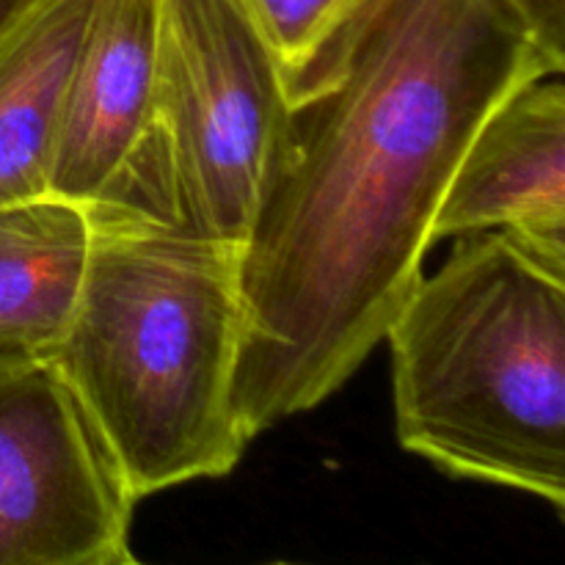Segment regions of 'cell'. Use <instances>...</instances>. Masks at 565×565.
Here are the masks:
<instances>
[{
	"label": "cell",
	"mask_w": 565,
	"mask_h": 565,
	"mask_svg": "<svg viewBox=\"0 0 565 565\" xmlns=\"http://www.w3.org/2000/svg\"><path fill=\"white\" fill-rule=\"evenodd\" d=\"M36 3L39 0H0V36Z\"/></svg>",
	"instance_id": "obj_11"
},
{
	"label": "cell",
	"mask_w": 565,
	"mask_h": 565,
	"mask_svg": "<svg viewBox=\"0 0 565 565\" xmlns=\"http://www.w3.org/2000/svg\"><path fill=\"white\" fill-rule=\"evenodd\" d=\"M105 565H143V563H138L136 557H132V552H125V555H119L116 561H110ZM274 565H292V563H274Z\"/></svg>",
	"instance_id": "obj_12"
},
{
	"label": "cell",
	"mask_w": 565,
	"mask_h": 565,
	"mask_svg": "<svg viewBox=\"0 0 565 565\" xmlns=\"http://www.w3.org/2000/svg\"><path fill=\"white\" fill-rule=\"evenodd\" d=\"M544 75L561 72L508 0H356L287 75L285 149L241 246L248 441L329 401L384 342L463 152Z\"/></svg>",
	"instance_id": "obj_1"
},
{
	"label": "cell",
	"mask_w": 565,
	"mask_h": 565,
	"mask_svg": "<svg viewBox=\"0 0 565 565\" xmlns=\"http://www.w3.org/2000/svg\"><path fill=\"white\" fill-rule=\"evenodd\" d=\"M287 121L285 66L246 0H160L147 127L92 204L243 246Z\"/></svg>",
	"instance_id": "obj_4"
},
{
	"label": "cell",
	"mask_w": 565,
	"mask_h": 565,
	"mask_svg": "<svg viewBox=\"0 0 565 565\" xmlns=\"http://www.w3.org/2000/svg\"><path fill=\"white\" fill-rule=\"evenodd\" d=\"M86 204L61 196L0 207V356H53L86 274Z\"/></svg>",
	"instance_id": "obj_9"
},
{
	"label": "cell",
	"mask_w": 565,
	"mask_h": 565,
	"mask_svg": "<svg viewBox=\"0 0 565 565\" xmlns=\"http://www.w3.org/2000/svg\"><path fill=\"white\" fill-rule=\"evenodd\" d=\"M384 340L408 452L565 511V274L505 232L458 237Z\"/></svg>",
	"instance_id": "obj_3"
},
{
	"label": "cell",
	"mask_w": 565,
	"mask_h": 565,
	"mask_svg": "<svg viewBox=\"0 0 565 565\" xmlns=\"http://www.w3.org/2000/svg\"><path fill=\"white\" fill-rule=\"evenodd\" d=\"M94 0H39L0 36V207L50 196L66 86Z\"/></svg>",
	"instance_id": "obj_8"
},
{
	"label": "cell",
	"mask_w": 565,
	"mask_h": 565,
	"mask_svg": "<svg viewBox=\"0 0 565 565\" xmlns=\"http://www.w3.org/2000/svg\"><path fill=\"white\" fill-rule=\"evenodd\" d=\"M274 44L285 75L301 70L356 0H246Z\"/></svg>",
	"instance_id": "obj_10"
},
{
	"label": "cell",
	"mask_w": 565,
	"mask_h": 565,
	"mask_svg": "<svg viewBox=\"0 0 565 565\" xmlns=\"http://www.w3.org/2000/svg\"><path fill=\"white\" fill-rule=\"evenodd\" d=\"M86 274L53 359L138 502L224 478L248 439L235 408L241 246L86 204Z\"/></svg>",
	"instance_id": "obj_2"
},
{
	"label": "cell",
	"mask_w": 565,
	"mask_h": 565,
	"mask_svg": "<svg viewBox=\"0 0 565 565\" xmlns=\"http://www.w3.org/2000/svg\"><path fill=\"white\" fill-rule=\"evenodd\" d=\"M505 232L565 274V86L544 75L508 94L463 152L436 241Z\"/></svg>",
	"instance_id": "obj_6"
},
{
	"label": "cell",
	"mask_w": 565,
	"mask_h": 565,
	"mask_svg": "<svg viewBox=\"0 0 565 565\" xmlns=\"http://www.w3.org/2000/svg\"><path fill=\"white\" fill-rule=\"evenodd\" d=\"M138 500L53 356H0V565H105Z\"/></svg>",
	"instance_id": "obj_5"
},
{
	"label": "cell",
	"mask_w": 565,
	"mask_h": 565,
	"mask_svg": "<svg viewBox=\"0 0 565 565\" xmlns=\"http://www.w3.org/2000/svg\"><path fill=\"white\" fill-rule=\"evenodd\" d=\"M160 0H94L66 86L50 196L92 204L141 138Z\"/></svg>",
	"instance_id": "obj_7"
}]
</instances>
